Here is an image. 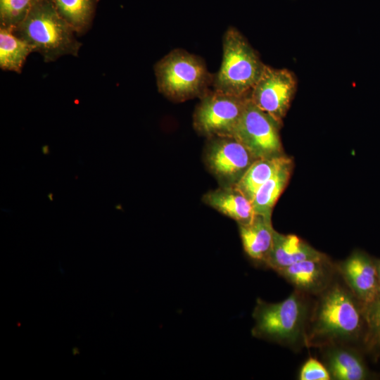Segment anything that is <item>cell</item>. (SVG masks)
I'll return each instance as SVG.
<instances>
[{"label":"cell","instance_id":"cell-12","mask_svg":"<svg viewBox=\"0 0 380 380\" xmlns=\"http://www.w3.org/2000/svg\"><path fill=\"white\" fill-rule=\"evenodd\" d=\"M322 362L334 380H367L376 378L369 368L365 352L345 344H333L319 348Z\"/></svg>","mask_w":380,"mask_h":380},{"label":"cell","instance_id":"cell-10","mask_svg":"<svg viewBox=\"0 0 380 380\" xmlns=\"http://www.w3.org/2000/svg\"><path fill=\"white\" fill-rule=\"evenodd\" d=\"M294 289L317 296L338 276L336 264L326 255L300 261L276 272Z\"/></svg>","mask_w":380,"mask_h":380},{"label":"cell","instance_id":"cell-16","mask_svg":"<svg viewBox=\"0 0 380 380\" xmlns=\"http://www.w3.org/2000/svg\"><path fill=\"white\" fill-rule=\"evenodd\" d=\"M293 162L289 158L255 193L251 201L255 213L271 219L273 208L290 179Z\"/></svg>","mask_w":380,"mask_h":380},{"label":"cell","instance_id":"cell-6","mask_svg":"<svg viewBox=\"0 0 380 380\" xmlns=\"http://www.w3.org/2000/svg\"><path fill=\"white\" fill-rule=\"evenodd\" d=\"M249 94L236 96L209 89L200 97L195 109L194 129L208 137H233Z\"/></svg>","mask_w":380,"mask_h":380},{"label":"cell","instance_id":"cell-17","mask_svg":"<svg viewBox=\"0 0 380 380\" xmlns=\"http://www.w3.org/2000/svg\"><path fill=\"white\" fill-rule=\"evenodd\" d=\"M286 156L256 159L233 186L251 201L264 184L289 159Z\"/></svg>","mask_w":380,"mask_h":380},{"label":"cell","instance_id":"cell-5","mask_svg":"<svg viewBox=\"0 0 380 380\" xmlns=\"http://www.w3.org/2000/svg\"><path fill=\"white\" fill-rule=\"evenodd\" d=\"M265 66L246 37L229 27L222 37V63L213 76V89L236 96L249 94Z\"/></svg>","mask_w":380,"mask_h":380},{"label":"cell","instance_id":"cell-14","mask_svg":"<svg viewBox=\"0 0 380 380\" xmlns=\"http://www.w3.org/2000/svg\"><path fill=\"white\" fill-rule=\"evenodd\" d=\"M322 254L295 234H283L275 231L273 246L265 266L277 272Z\"/></svg>","mask_w":380,"mask_h":380},{"label":"cell","instance_id":"cell-4","mask_svg":"<svg viewBox=\"0 0 380 380\" xmlns=\"http://www.w3.org/2000/svg\"><path fill=\"white\" fill-rule=\"evenodd\" d=\"M158 89L171 101L201 97L213 84V76L204 61L182 49H175L154 65Z\"/></svg>","mask_w":380,"mask_h":380},{"label":"cell","instance_id":"cell-2","mask_svg":"<svg viewBox=\"0 0 380 380\" xmlns=\"http://www.w3.org/2000/svg\"><path fill=\"white\" fill-rule=\"evenodd\" d=\"M296 289L284 300H256L253 312L252 336L298 351L305 346L306 332L313 301Z\"/></svg>","mask_w":380,"mask_h":380},{"label":"cell","instance_id":"cell-23","mask_svg":"<svg viewBox=\"0 0 380 380\" xmlns=\"http://www.w3.org/2000/svg\"><path fill=\"white\" fill-rule=\"evenodd\" d=\"M376 265L379 279L380 281V259H376Z\"/></svg>","mask_w":380,"mask_h":380},{"label":"cell","instance_id":"cell-19","mask_svg":"<svg viewBox=\"0 0 380 380\" xmlns=\"http://www.w3.org/2000/svg\"><path fill=\"white\" fill-rule=\"evenodd\" d=\"M32 46L12 30L0 27V67L4 70L20 73Z\"/></svg>","mask_w":380,"mask_h":380},{"label":"cell","instance_id":"cell-9","mask_svg":"<svg viewBox=\"0 0 380 380\" xmlns=\"http://www.w3.org/2000/svg\"><path fill=\"white\" fill-rule=\"evenodd\" d=\"M210 138L205 155L208 167L217 177L234 185L257 158L234 137Z\"/></svg>","mask_w":380,"mask_h":380},{"label":"cell","instance_id":"cell-8","mask_svg":"<svg viewBox=\"0 0 380 380\" xmlns=\"http://www.w3.org/2000/svg\"><path fill=\"white\" fill-rule=\"evenodd\" d=\"M296 89V80L293 72L265 65L250 91L249 98L255 106L281 124Z\"/></svg>","mask_w":380,"mask_h":380},{"label":"cell","instance_id":"cell-11","mask_svg":"<svg viewBox=\"0 0 380 380\" xmlns=\"http://www.w3.org/2000/svg\"><path fill=\"white\" fill-rule=\"evenodd\" d=\"M336 265L343 281L364 305L372 303L380 295L376 259L365 252L355 251Z\"/></svg>","mask_w":380,"mask_h":380},{"label":"cell","instance_id":"cell-7","mask_svg":"<svg viewBox=\"0 0 380 380\" xmlns=\"http://www.w3.org/2000/svg\"><path fill=\"white\" fill-rule=\"evenodd\" d=\"M280 127V123L258 108L248 98L233 137L257 159L280 156L284 155Z\"/></svg>","mask_w":380,"mask_h":380},{"label":"cell","instance_id":"cell-15","mask_svg":"<svg viewBox=\"0 0 380 380\" xmlns=\"http://www.w3.org/2000/svg\"><path fill=\"white\" fill-rule=\"evenodd\" d=\"M203 201L239 224L251 222L255 215L252 202L233 185L207 193Z\"/></svg>","mask_w":380,"mask_h":380},{"label":"cell","instance_id":"cell-1","mask_svg":"<svg viewBox=\"0 0 380 380\" xmlns=\"http://www.w3.org/2000/svg\"><path fill=\"white\" fill-rule=\"evenodd\" d=\"M306 332L307 348L345 344L363 350L366 334L365 305L353 294L339 274L315 296Z\"/></svg>","mask_w":380,"mask_h":380},{"label":"cell","instance_id":"cell-22","mask_svg":"<svg viewBox=\"0 0 380 380\" xmlns=\"http://www.w3.org/2000/svg\"><path fill=\"white\" fill-rule=\"evenodd\" d=\"M299 380H330V374L322 362L310 357L301 366L298 375Z\"/></svg>","mask_w":380,"mask_h":380},{"label":"cell","instance_id":"cell-13","mask_svg":"<svg viewBox=\"0 0 380 380\" xmlns=\"http://www.w3.org/2000/svg\"><path fill=\"white\" fill-rule=\"evenodd\" d=\"M239 227L246 254L255 262L265 266L275 233L271 219L255 214L251 222L240 224Z\"/></svg>","mask_w":380,"mask_h":380},{"label":"cell","instance_id":"cell-21","mask_svg":"<svg viewBox=\"0 0 380 380\" xmlns=\"http://www.w3.org/2000/svg\"><path fill=\"white\" fill-rule=\"evenodd\" d=\"M39 0H0V27L13 30Z\"/></svg>","mask_w":380,"mask_h":380},{"label":"cell","instance_id":"cell-3","mask_svg":"<svg viewBox=\"0 0 380 380\" xmlns=\"http://www.w3.org/2000/svg\"><path fill=\"white\" fill-rule=\"evenodd\" d=\"M12 32L39 53L45 62L65 55L77 56L82 46L53 0H39Z\"/></svg>","mask_w":380,"mask_h":380},{"label":"cell","instance_id":"cell-18","mask_svg":"<svg viewBox=\"0 0 380 380\" xmlns=\"http://www.w3.org/2000/svg\"><path fill=\"white\" fill-rule=\"evenodd\" d=\"M61 16L75 33L83 34L92 25L99 0H53Z\"/></svg>","mask_w":380,"mask_h":380},{"label":"cell","instance_id":"cell-20","mask_svg":"<svg viewBox=\"0 0 380 380\" xmlns=\"http://www.w3.org/2000/svg\"><path fill=\"white\" fill-rule=\"evenodd\" d=\"M366 334L363 350L366 355L377 359L380 354V295L365 305Z\"/></svg>","mask_w":380,"mask_h":380}]
</instances>
